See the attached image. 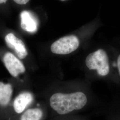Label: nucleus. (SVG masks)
<instances>
[{"label": "nucleus", "mask_w": 120, "mask_h": 120, "mask_svg": "<svg viewBox=\"0 0 120 120\" xmlns=\"http://www.w3.org/2000/svg\"><path fill=\"white\" fill-rule=\"evenodd\" d=\"M87 102L86 95L81 92L70 94L57 93L52 95L49 99L51 107L60 115L81 109L86 105Z\"/></svg>", "instance_id": "obj_1"}, {"label": "nucleus", "mask_w": 120, "mask_h": 120, "mask_svg": "<svg viewBox=\"0 0 120 120\" xmlns=\"http://www.w3.org/2000/svg\"><path fill=\"white\" fill-rule=\"evenodd\" d=\"M86 63L90 70H97L100 76H105L109 73L107 54L102 49L90 54L86 58Z\"/></svg>", "instance_id": "obj_2"}, {"label": "nucleus", "mask_w": 120, "mask_h": 120, "mask_svg": "<svg viewBox=\"0 0 120 120\" xmlns=\"http://www.w3.org/2000/svg\"><path fill=\"white\" fill-rule=\"evenodd\" d=\"M79 40L75 35L61 38L52 44L50 49L53 53L66 55L75 51L79 46Z\"/></svg>", "instance_id": "obj_3"}, {"label": "nucleus", "mask_w": 120, "mask_h": 120, "mask_svg": "<svg viewBox=\"0 0 120 120\" xmlns=\"http://www.w3.org/2000/svg\"><path fill=\"white\" fill-rule=\"evenodd\" d=\"M3 62L6 69L13 77H18L26 72V68L22 61L13 53L8 52L3 57Z\"/></svg>", "instance_id": "obj_4"}, {"label": "nucleus", "mask_w": 120, "mask_h": 120, "mask_svg": "<svg viewBox=\"0 0 120 120\" xmlns=\"http://www.w3.org/2000/svg\"><path fill=\"white\" fill-rule=\"evenodd\" d=\"M4 40L7 46L13 50L20 59H25L28 55L25 44L13 34L9 33L6 35Z\"/></svg>", "instance_id": "obj_5"}, {"label": "nucleus", "mask_w": 120, "mask_h": 120, "mask_svg": "<svg viewBox=\"0 0 120 120\" xmlns=\"http://www.w3.org/2000/svg\"><path fill=\"white\" fill-rule=\"evenodd\" d=\"M34 96L30 92H23L18 95L14 99L13 108L14 111L21 114L25 111L34 101Z\"/></svg>", "instance_id": "obj_6"}, {"label": "nucleus", "mask_w": 120, "mask_h": 120, "mask_svg": "<svg viewBox=\"0 0 120 120\" xmlns=\"http://www.w3.org/2000/svg\"><path fill=\"white\" fill-rule=\"evenodd\" d=\"M21 26L22 29L30 33L37 31L38 21L34 15L29 11H23L21 13Z\"/></svg>", "instance_id": "obj_7"}, {"label": "nucleus", "mask_w": 120, "mask_h": 120, "mask_svg": "<svg viewBox=\"0 0 120 120\" xmlns=\"http://www.w3.org/2000/svg\"><path fill=\"white\" fill-rule=\"evenodd\" d=\"M13 88L10 84L0 82V106L5 107L9 104L12 98Z\"/></svg>", "instance_id": "obj_8"}, {"label": "nucleus", "mask_w": 120, "mask_h": 120, "mask_svg": "<svg viewBox=\"0 0 120 120\" xmlns=\"http://www.w3.org/2000/svg\"><path fill=\"white\" fill-rule=\"evenodd\" d=\"M43 116V111L41 109L32 108L24 112L20 118V120H41Z\"/></svg>", "instance_id": "obj_9"}, {"label": "nucleus", "mask_w": 120, "mask_h": 120, "mask_svg": "<svg viewBox=\"0 0 120 120\" xmlns=\"http://www.w3.org/2000/svg\"><path fill=\"white\" fill-rule=\"evenodd\" d=\"M15 2L19 4H26L30 1V0H13Z\"/></svg>", "instance_id": "obj_10"}, {"label": "nucleus", "mask_w": 120, "mask_h": 120, "mask_svg": "<svg viewBox=\"0 0 120 120\" xmlns=\"http://www.w3.org/2000/svg\"><path fill=\"white\" fill-rule=\"evenodd\" d=\"M117 68L118 69V71H119V73L120 75V54L119 56L118 57L117 59Z\"/></svg>", "instance_id": "obj_11"}, {"label": "nucleus", "mask_w": 120, "mask_h": 120, "mask_svg": "<svg viewBox=\"0 0 120 120\" xmlns=\"http://www.w3.org/2000/svg\"><path fill=\"white\" fill-rule=\"evenodd\" d=\"M7 1V0H0V4L5 3Z\"/></svg>", "instance_id": "obj_12"}]
</instances>
